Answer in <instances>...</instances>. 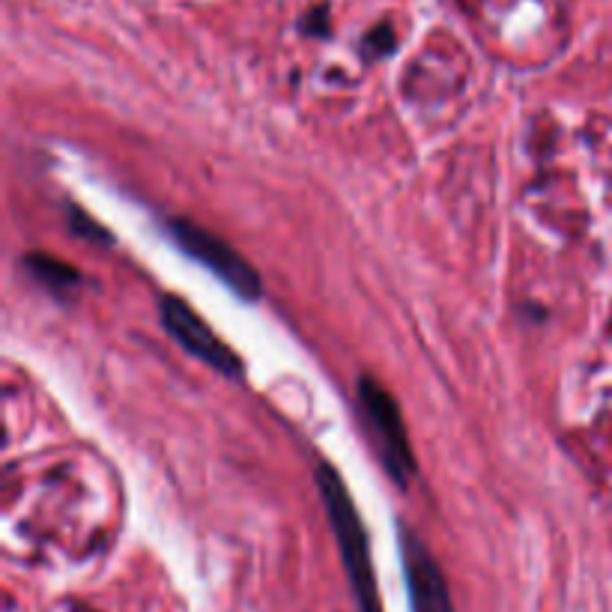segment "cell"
Instances as JSON below:
<instances>
[{
	"instance_id": "6da1fadb",
	"label": "cell",
	"mask_w": 612,
	"mask_h": 612,
	"mask_svg": "<svg viewBox=\"0 0 612 612\" xmlns=\"http://www.w3.org/2000/svg\"><path fill=\"white\" fill-rule=\"evenodd\" d=\"M317 487L332 523V532L341 547V559L347 568V580L353 586V598L359 612H383L380 592H377V577H374V562H371V544L365 523L353 505V496L341 478V472L332 463L317 466Z\"/></svg>"
},
{
	"instance_id": "277c9868",
	"label": "cell",
	"mask_w": 612,
	"mask_h": 612,
	"mask_svg": "<svg viewBox=\"0 0 612 612\" xmlns=\"http://www.w3.org/2000/svg\"><path fill=\"white\" fill-rule=\"evenodd\" d=\"M162 326L168 329V335L195 359L206 362L209 368H215L218 374L236 380L242 377V362L239 356L206 326L204 320L177 296H165L162 299Z\"/></svg>"
},
{
	"instance_id": "3957f363",
	"label": "cell",
	"mask_w": 612,
	"mask_h": 612,
	"mask_svg": "<svg viewBox=\"0 0 612 612\" xmlns=\"http://www.w3.org/2000/svg\"><path fill=\"white\" fill-rule=\"evenodd\" d=\"M356 392H359V404H362V415L368 421V430L377 442L380 460L386 463V469L398 487H409V481L415 475V457H412V445H409L401 407L395 404L392 392L368 374L359 377Z\"/></svg>"
},
{
	"instance_id": "8992f818",
	"label": "cell",
	"mask_w": 612,
	"mask_h": 612,
	"mask_svg": "<svg viewBox=\"0 0 612 612\" xmlns=\"http://www.w3.org/2000/svg\"><path fill=\"white\" fill-rule=\"evenodd\" d=\"M27 269L51 290H69L78 281V272L72 266H66L57 257H45V254H30L27 257Z\"/></svg>"
},
{
	"instance_id": "5b68a950",
	"label": "cell",
	"mask_w": 612,
	"mask_h": 612,
	"mask_svg": "<svg viewBox=\"0 0 612 612\" xmlns=\"http://www.w3.org/2000/svg\"><path fill=\"white\" fill-rule=\"evenodd\" d=\"M398 550H401V565H404V580H407L409 610L454 612L439 562L433 559L427 544L404 523L398 526Z\"/></svg>"
},
{
	"instance_id": "7a4b0ae2",
	"label": "cell",
	"mask_w": 612,
	"mask_h": 612,
	"mask_svg": "<svg viewBox=\"0 0 612 612\" xmlns=\"http://www.w3.org/2000/svg\"><path fill=\"white\" fill-rule=\"evenodd\" d=\"M171 242L186 254L192 257L195 263H201L204 269H209L221 284H227L236 296L254 302L260 299L263 293V284H260V275L257 269L227 242L221 239L218 233L206 230L201 224L189 221V218H171L165 224Z\"/></svg>"
},
{
	"instance_id": "52a82bcc",
	"label": "cell",
	"mask_w": 612,
	"mask_h": 612,
	"mask_svg": "<svg viewBox=\"0 0 612 612\" xmlns=\"http://www.w3.org/2000/svg\"><path fill=\"white\" fill-rule=\"evenodd\" d=\"M365 45H368V48H374L377 54H389V51L395 48V33H392V27H389V24L374 27V30L368 33Z\"/></svg>"
},
{
	"instance_id": "ba28073f",
	"label": "cell",
	"mask_w": 612,
	"mask_h": 612,
	"mask_svg": "<svg viewBox=\"0 0 612 612\" xmlns=\"http://www.w3.org/2000/svg\"><path fill=\"white\" fill-rule=\"evenodd\" d=\"M69 221L75 224V230H78V233L84 230V233H90V239H99V242H111V239H108V233H105V230H102V227H99L96 221H90V218H87V215H84L81 209H69Z\"/></svg>"
}]
</instances>
